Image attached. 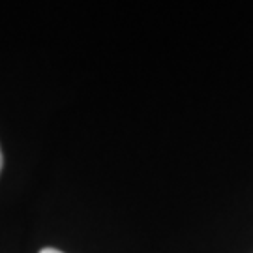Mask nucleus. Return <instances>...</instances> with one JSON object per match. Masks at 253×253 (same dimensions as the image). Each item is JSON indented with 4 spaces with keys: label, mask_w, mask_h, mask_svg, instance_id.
<instances>
[{
    "label": "nucleus",
    "mask_w": 253,
    "mask_h": 253,
    "mask_svg": "<svg viewBox=\"0 0 253 253\" xmlns=\"http://www.w3.org/2000/svg\"><path fill=\"white\" fill-rule=\"evenodd\" d=\"M40 253H62L60 250H54V248H43V250H40Z\"/></svg>",
    "instance_id": "obj_1"
},
{
    "label": "nucleus",
    "mask_w": 253,
    "mask_h": 253,
    "mask_svg": "<svg viewBox=\"0 0 253 253\" xmlns=\"http://www.w3.org/2000/svg\"><path fill=\"white\" fill-rule=\"evenodd\" d=\"M2 163H4V158H2V150H0V171H2Z\"/></svg>",
    "instance_id": "obj_2"
}]
</instances>
